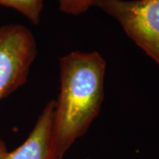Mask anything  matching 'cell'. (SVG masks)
Wrapping results in <instances>:
<instances>
[{
    "label": "cell",
    "instance_id": "6da1fadb",
    "mask_svg": "<svg viewBox=\"0 0 159 159\" xmlns=\"http://www.w3.org/2000/svg\"><path fill=\"white\" fill-rule=\"evenodd\" d=\"M106 61L97 51H73L59 59L60 89L51 129L49 159H64L102 109Z\"/></svg>",
    "mask_w": 159,
    "mask_h": 159
},
{
    "label": "cell",
    "instance_id": "7a4b0ae2",
    "mask_svg": "<svg viewBox=\"0 0 159 159\" xmlns=\"http://www.w3.org/2000/svg\"><path fill=\"white\" fill-rule=\"evenodd\" d=\"M96 6L159 66V0H99Z\"/></svg>",
    "mask_w": 159,
    "mask_h": 159
},
{
    "label": "cell",
    "instance_id": "3957f363",
    "mask_svg": "<svg viewBox=\"0 0 159 159\" xmlns=\"http://www.w3.org/2000/svg\"><path fill=\"white\" fill-rule=\"evenodd\" d=\"M37 52L34 34L26 26H0V101L26 83Z\"/></svg>",
    "mask_w": 159,
    "mask_h": 159
},
{
    "label": "cell",
    "instance_id": "277c9868",
    "mask_svg": "<svg viewBox=\"0 0 159 159\" xmlns=\"http://www.w3.org/2000/svg\"><path fill=\"white\" fill-rule=\"evenodd\" d=\"M55 100L45 104L32 131L20 146L9 151L7 159H49Z\"/></svg>",
    "mask_w": 159,
    "mask_h": 159
},
{
    "label": "cell",
    "instance_id": "5b68a950",
    "mask_svg": "<svg viewBox=\"0 0 159 159\" xmlns=\"http://www.w3.org/2000/svg\"><path fill=\"white\" fill-rule=\"evenodd\" d=\"M45 0H0V6L11 8L20 12L31 23L40 22Z\"/></svg>",
    "mask_w": 159,
    "mask_h": 159
},
{
    "label": "cell",
    "instance_id": "8992f818",
    "mask_svg": "<svg viewBox=\"0 0 159 159\" xmlns=\"http://www.w3.org/2000/svg\"><path fill=\"white\" fill-rule=\"evenodd\" d=\"M59 10L68 15L77 16L97 6L99 0H57Z\"/></svg>",
    "mask_w": 159,
    "mask_h": 159
},
{
    "label": "cell",
    "instance_id": "52a82bcc",
    "mask_svg": "<svg viewBox=\"0 0 159 159\" xmlns=\"http://www.w3.org/2000/svg\"><path fill=\"white\" fill-rule=\"evenodd\" d=\"M8 153L9 151L7 149L6 143L0 138V159H7Z\"/></svg>",
    "mask_w": 159,
    "mask_h": 159
},
{
    "label": "cell",
    "instance_id": "ba28073f",
    "mask_svg": "<svg viewBox=\"0 0 159 159\" xmlns=\"http://www.w3.org/2000/svg\"><path fill=\"white\" fill-rule=\"evenodd\" d=\"M83 159H90V158H83Z\"/></svg>",
    "mask_w": 159,
    "mask_h": 159
}]
</instances>
